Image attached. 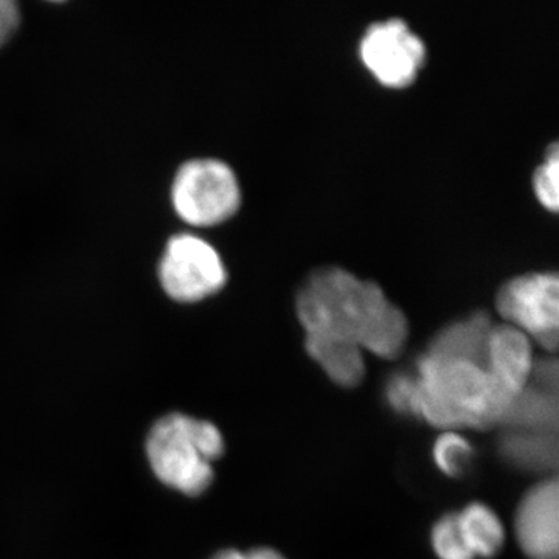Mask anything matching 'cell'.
Instances as JSON below:
<instances>
[{
	"mask_svg": "<svg viewBox=\"0 0 559 559\" xmlns=\"http://www.w3.org/2000/svg\"><path fill=\"white\" fill-rule=\"evenodd\" d=\"M305 336L358 345L378 358L393 359L406 347L409 322L378 283L340 266L319 267L297 294Z\"/></svg>",
	"mask_w": 559,
	"mask_h": 559,
	"instance_id": "6da1fadb",
	"label": "cell"
},
{
	"mask_svg": "<svg viewBox=\"0 0 559 559\" xmlns=\"http://www.w3.org/2000/svg\"><path fill=\"white\" fill-rule=\"evenodd\" d=\"M418 417L443 430L498 426L513 400L503 395L485 366L423 355L417 362Z\"/></svg>",
	"mask_w": 559,
	"mask_h": 559,
	"instance_id": "7a4b0ae2",
	"label": "cell"
},
{
	"mask_svg": "<svg viewBox=\"0 0 559 559\" xmlns=\"http://www.w3.org/2000/svg\"><path fill=\"white\" fill-rule=\"evenodd\" d=\"M223 433L213 423L170 414L150 430L146 454L157 479L186 496H201L213 481L215 460L224 454Z\"/></svg>",
	"mask_w": 559,
	"mask_h": 559,
	"instance_id": "3957f363",
	"label": "cell"
},
{
	"mask_svg": "<svg viewBox=\"0 0 559 559\" xmlns=\"http://www.w3.org/2000/svg\"><path fill=\"white\" fill-rule=\"evenodd\" d=\"M240 202L237 175L223 160L187 162L173 183V205L191 226H216L234 216Z\"/></svg>",
	"mask_w": 559,
	"mask_h": 559,
	"instance_id": "277c9868",
	"label": "cell"
},
{
	"mask_svg": "<svg viewBox=\"0 0 559 559\" xmlns=\"http://www.w3.org/2000/svg\"><path fill=\"white\" fill-rule=\"evenodd\" d=\"M496 308L506 323L522 331L547 352H555L559 336V280L557 272H528L507 280L496 296Z\"/></svg>",
	"mask_w": 559,
	"mask_h": 559,
	"instance_id": "5b68a950",
	"label": "cell"
},
{
	"mask_svg": "<svg viewBox=\"0 0 559 559\" xmlns=\"http://www.w3.org/2000/svg\"><path fill=\"white\" fill-rule=\"evenodd\" d=\"M359 58L388 87H406L426 61V44L401 17L371 22L359 39Z\"/></svg>",
	"mask_w": 559,
	"mask_h": 559,
	"instance_id": "8992f818",
	"label": "cell"
},
{
	"mask_svg": "<svg viewBox=\"0 0 559 559\" xmlns=\"http://www.w3.org/2000/svg\"><path fill=\"white\" fill-rule=\"evenodd\" d=\"M227 271L212 245L194 235L171 238L160 263V282L173 300L200 301L226 285Z\"/></svg>",
	"mask_w": 559,
	"mask_h": 559,
	"instance_id": "52a82bcc",
	"label": "cell"
},
{
	"mask_svg": "<svg viewBox=\"0 0 559 559\" xmlns=\"http://www.w3.org/2000/svg\"><path fill=\"white\" fill-rule=\"evenodd\" d=\"M514 533L525 557L559 558V487L555 477L535 485L522 498Z\"/></svg>",
	"mask_w": 559,
	"mask_h": 559,
	"instance_id": "ba28073f",
	"label": "cell"
},
{
	"mask_svg": "<svg viewBox=\"0 0 559 559\" xmlns=\"http://www.w3.org/2000/svg\"><path fill=\"white\" fill-rule=\"evenodd\" d=\"M532 341L509 323L492 325L489 331L485 370L492 384L514 400L527 388L535 367Z\"/></svg>",
	"mask_w": 559,
	"mask_h": 559,
	"instance_id": "9c48e42d",
	"label": "cell"
},
{
	"mask_svg": "<svg viewBox=\"0 0 559 559\" xmlns=\"http://www.w3.org/2000/svg\"><path fill=\"white\" fill-rule=\"evenodd\" d=\"M492 322L488 312L476 311L448 323L430 342L426 355L443 359L469 360L485 366V352Z\"/></svg>",
	"mask_w": 559,
	"mask_h": 559,
	"instance_id": "30bf717a",
	"label": "cell"
},
{
	"mask_svg": "<svg viewBox=\"0 0 559 559\" xmlns=\"http://www.w3.org/2000/svg\"><path fill=\"white\" fill-rule=\"evenodd\" d=\"M305 348L323 373L341 388H356L366 377V360L358 345L331 337L305 336Z\"/></svg>",
	"mask_w": 559,
	"mask_h": 559,
	"instance_id": "8fae6325",
	"label": "cell"
},
{
	"mask_svg": "<svg viewBox=\"0 0 559 559\" xmlns=\"http://www.w3.org/2000/svg\"><path fill=\"white\" fill-rule=\"evenodd\" d=\"M503 430L558 432V390L528 382L499 423Z\"/></svg>",
	"mask_w": 559,
	"mask_h": 559,
	"instance_id": "7c38bea8",
	"label": "cell"
},
{
	"mask_svg": "<svg viewBox=\"0 0 559 559\" xmlns=\"http://www.w3.org/2000/svg\"><path fill=\"white\" fill-rule=\"evenodd\" d=\"M499 450L503 459L520 469L546 473L557 466L558 440L555 432L503 430Z\"/></svg>",
	"mask_w": 559,
	"mask_h": 559,
	"instance_id": "4fadbf2b",
	"label": "cell"
},
{
	"mask_svg": "<svg viewBox=\"0 0 559 559\" xmlns=\"http://www.w3.org/2000/svg\"><path fill=\"white\" fill-rule=\"evenodd\" d=\"M460 530L474 557L492 558L506 544V528L495 510L480 502L457 513Z\"/></svg>",
	"mask_w": 559,
	"mask_h": 559,
	"instance_id": "5bb4252c",
	"label": "cell"
},
{
	"mask_svg": "<svg viewBox=\"0 0 559 559\" xmlns=\"http://www.w3.org/2000/svg\"><path fill=\"white\" fill-rule=\"evenodd\" d=\"M433 462L448 477H460L468 471L473 462L474 450L465 437L457 430H444L433 443Z\"/></svg>",
	"mask_w": 559,
	"mask_h": 559,
	"instance_id": "9a60e30c",
	"label": "cell"
},
{
	"mask_svg": "<svg viewBox=\"0 0 559 559\" xmlns=\"http://www.w3.org/2000/svg\"><path fill=\"white\" fill-rule=\"evenodd\" d=\"M430 543L439 559H476L463 538L457 513L444 514L433 524Z\"/></svg>",
	"mask_w": 559,
	"mask_h": 559,
	"instance_id": "2e32d148",
	"label": "cell"
},
{
	"mask_svg": "<svg viewBox=\"0 0 559 559\" xmlns=\"http://www.w3.org/2000/svg\"><path fill=\"white\" fill-rule=\"evenodd\" d=\"M558 173H559V150L558 143L554 142L547 148L544 160L533 173V190L536 198L544 207L557 212L558 194Z\"/></svg>",
	"mask_w": 559,
	"mask_h": 559,
	"instance_id": "e0dca14e",
	"label": "cell"
},
{
	"mask_svg": "<svg viewBox=\"0 0 559 559\" xmlns=\"http://www.w3.org/2000/svg\"><path fill=\"white\" fill-rule=\"evenodd\" d=\"M385 401L390 409L401 415L418 417V381L415 374L396 373L385 385Z\"/></svg>",
	"mask_w": 559,
	"mask_h": 559,
	"instance_id": "ac0fdd59",
	"label": "cell"
},
{
	"mask_svg": "<svg viewBox=\"0 0 559 559\" xmlns=\"http://www.w3.org/2000/svg\"><path fill=\"white\" fill-rule=\"evenodd\" d=\"M20 24V9L13 0H0V46L13 35Z\"/></svg>",
	"mask_w": 559,
	"mask_h": 559,
	"instance_id": "d6986e66",
	"label": "cell"
},
{
	"mask_svg": "<svg viewBox=\"0 0 559 559\" xmlns=\"http://www.w3.org/2000/svg\"><path fill=\"white\" fill-rule=\"evenodd\" d=\"M245 559H286L278 550L271 547H259L245 554Z\"/></svg>",
	"mask_w": 559,
	"mask_h": 559,
	"instance_id": "ffe728a7",
	"label": "cell"
},
{
	"mask_svg": "<svg viewBox=\"0 0 559 559\" xmlns=\"http://www.w3.org/2000/svg\"><path fill=\"white\" fill-rule=\"evenodd\" d=\"M210 559H245V554L240 550L226 549L218 551L215 557Z\"/></svg>",
	"mask_w": 559,
	"mask_h": 559,
	"instance_id": "44dd1931",
	"label": "cell"
}]
</instances>
